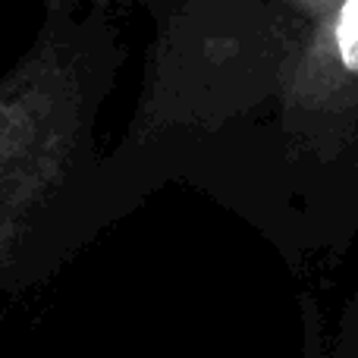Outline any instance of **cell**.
Returning <instances> with one entry per match:
<instances>
[{
	"label": "cell",
	"instance_id": "obj_2",
	"mask_svg": "<svg viewBox=\"0 0 358 358\" xmlns=\"http://www.w3.org/2000/svg\"><path fill=\"white\" fill-rule=\"evenodd\" d=\"M136 0H44L35 38L0 76V220L66 210L98 233L88 182L98 117L129 57Z\"/></svg>",
	"mask_w": 358,
	"mask_h": 358
},
{
	"label": "cell",
	"instance_id": "obj_1",
	"mask_svg": "<svg viewBox=\"0 0 358 358\" xmlns=\"http://www.w3.org/2000/svg\"><path fill=\"white\" fill-rule=\"evenodd\" d=\"M142 82L88 208L104 229L164 185L239 214L302 264L358 233V0H136Z\"/></svg>",
	"mask_w": 358,
	"mask_h": 358
},
{
	"label": "cell",
	"instance_id": "obj_4",
	"mask_svg": "<svg viewBox=\"0 0 358 358\" xmlns=\"http://www.w3.org/2000/svg\"><path fill=\"white\" fill-rule=\"evenodd\" d=\"M302 327H305V358H358V299H349L343 308L336 336L327 343L317 299L302 296Z\"/></svg>",
	"mask_w": 358,
	"mask_h": 358
},
{
	"label": "cell",
	"instance_id": "obj_3",
	"mask_svg": "<svg viewBox=\"0 0 358 358\" xmlns=\"http://www.w3.org/2000/svg\"><path fill=\"white\" fill-rule=\"evenodd\" d=\"M82 236V227L66 210L0 220V302L50 277L88 242Z\"/></svg>",
	"mask_w": 358,
	"mask_h": 358
}]
</instances>
